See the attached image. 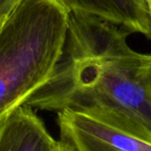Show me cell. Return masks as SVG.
<instances>
[{"mask_svg":"<svg viewBox=\"0 0 151 151\" xmlns=\"http://www.w3.org/2000/svg\"><path fill=\"white\" fill-rule=\"evenodd\" d=\"M128 33L108 22L70 13L62 54L51 78L24 105L57 113L116 110L151 129L149 55L128 45Z\"/></svg>","mask_w":151,"mask_h":151,"instance_id":"6da1fadb","label":"cell"},{"mask_svg":"<svg viewBox=\"0 0 151 151\" xmlns=\"http://www.w3.org/2000/svg\"><path fill=\"white\" fill-rule=\"evenodd\" d=\"M68 12L58 0H20L0 27V123L51 78Z\"/></svg>","mask_w":151,"mask_h":151,"instance_id":"7a4b0ae2","label":"cell"},{"mask_svg":"<svg viewBox=\"0 0 151 151\" xmlns=\"http://www.w3.org/2000/svg\"><path fill=\"white\" fill-rule=\"evenodd\" d=\"M58 142L68 151H151V129L111 109L58 112Z\"/></svg>","mask_w":151,"mask_h":151,"instance_id":"3957f363","label":"cell"},{"mask_svg":"<svg viewBox=\"0 0 151 151\" xmlns=\"http://www.w3.org/2000/svg\"><path fill=\"white\" fill-rule=\"evenodd\" d=\"M69 14L108 22L151 40V15L146 0H58Z\"/></svg>","mask_w":151,"mask_h":151,"instance_id":"277c9868","label":"cell"},{"mask_svg":"<svg viewBox=\"0 0 151 151\" xmlns=\"http://www.w3.org/2000/svg\"><path fill=\"white\" fill-rule=\"evenodd\" d=\"M58 145L28 106L17 108L0 123V151H55Z\"/></svg>","mask_w":151,"mask_h":151,"instance_id":"5b68a950","label":"cell"},{"mask_svg":"<svg viewBox=\"0 0 151 151\" xmlns=\"http://www.w3.org/2000/svg\"><path fill=\"white\" fill-rule=\"evenodd\" d=\"M20 0H0V27Z\"/></svg>","mask_w":151,"mask_h":151,"instance_id":"8992f818","label":"cell"},{"mask_svg":"<svg viewBox=\"0 0 151 151\" xmlns=\"http://www.w3.org/2000/svg\"><path fill=\"white\" fill-rule=\"evenodd\" d=\"M148 63H149V75H150V85H151V54H149Z\"/></svg>","mask_w":151,"mask_h":151,"instance_id":"52a82bcc","label":"cell"},{"mask_svg":"<svg viewBox=\"0 0 151 151\" xmlns=\"http://www.w3.org/2000/svg\"><path fill=\"white\" fill-rule=\"evenodd\" d=\"M55 151H68V150H66V149H65L64 147H63L62 145H61L60 143H59L58 147H57V148H56V150H55Z\"/></svg>","mask_w":151,"mask_h":151,"instance_id":"ba28073f","label":"cell"},{"mask_svg":"<svg viewBox=\"0 0 151 151\" xmlns=\"http://www.w3.org/2000/svg\"><path fill=\"white\" fill-rule=\"evenodd\" d=\"M146 1H147V4H148L149 11H150V15H151V0H146Z\"/></svg>","mask_w":151,"mask_h":151,"instance_id":"9c48e42d","label":"cell"}]
</instances>
